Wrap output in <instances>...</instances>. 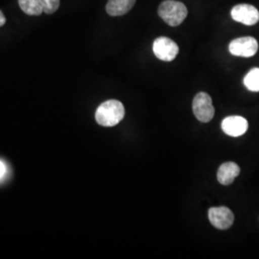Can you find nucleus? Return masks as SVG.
Segmentation results:
<instances>
[{
  "instance_id": "obj_3",
  "label": "nucleus",
  "mask_w": 259,
  "mask_h": 259,
  "mask_svg": "<svg viewBox=\"0 0 259 259\" xmlns=\"http://www.w3.org/2000/svg\"><path fill=\"white\" fill-rule=\"evenodd\" d=\"M192 110L196 118L202 123H208L209 121L212 120L215 113L212 99L205 93L196 94L192 103Z\"/></svg>"
},
{
  "instance_id": "obj_12",
  "label": "nucleus",
  "mask_w": 259,
  "mask_h": 259,
  "mask_svg": "<svg viewBox=\"0 0 259 259\" xmlns=\"http://www.w3.org/2000/svg\"><path fill=\"white\" fill-rule=\"evenodd\" d=\"M244 84L246 88L253 93L259 92V68L254 67L250 69L244 78Z\"/></svg>"
},
{
  "instance_id": "obj_8",
  "label": "nucleus",
  "mask_w": 259,
  "mask_h": 259,
  "mask_svg": "<svg viewBox=\"0 0 259 259\" xmlns=\"http://www.w3.org/2000/svg\"><path fill=\"white\" fill-rule=\"evenodd\" d=\"M223 132L232 138L243 136L249 128L248 121L242 116H228L222 121Z\"/></svg>"
},
{
  "instance_id": "obj_11",
  "label": "nucleus",
  "mask_w": 259,
  "mask_h": 259,
  "mask_svg": "<svg viewBox=\"0 0 259 259\" xmlns=\"http://www.w3.org/2000/svg\"><path fill=\"white\" fill-rule=\"evenodd\" d=\"M19 7L28 16H40L44 8L40 0H19Z\"/></svg>"
},
{
  "instance_id": "obj_10",
  "label": "nucleus",
  "mask_w": 259,
  "mask_h": 259,
  "mask_svg": "<svg viewBox=\"0 0 259 259\" xmlns=\"http://www.w3.org/2000/svg\"><path fill=\"white\" fill-rule=\"evenodd\" d=\"M137 0H109L106 11L111 17H119L127 14L134 7Z\"/></svg>"
},
{
  "instance_id": "obj_9",
  "label": "nucleus",
  "mask_w": 259,
  "mask_h": 259,
  "mask_svg": "<svg viewBox=\"0 0 259 259\" xmlns=\"http://www.w3.org/2000/svg\"><path fill=\"white\" fill-rule=\"evenodd\" d=\"M240 174V167L235 162L229 161L223 163L217 172V180L223 185H232L235 178Z\"/></svg>"
},
{
  "instance_id": "obj_4",
  "label": "nucleus",
  "mask_w": 259,
  "mask_h": 259,
  "mask_svg": "<svg viewBox=\"0 0 259 259\" xmlns=\"http://www.w3.org/2000/svg\"><path fill=\"white\" fill-rule=\"evenodd\" d=\"M229 50L233 56L250 58L255 55L258 50V42L252 37H237L232 40Z\"/></svg>"
},
{
  "instance_id": "obj_2",
  "label": "nucleus",
  "mask_w": 259,
  "mask_h": 259,
  "mask_svg": "<svg viewBox=\"0 0 259 259\" xmlns=\"http://www.w3.org/2000/svg\"><path fill=\"white\" fill-rule=\"evenodd\" d=\"M158 16L168 25L175 27L183 23L187 17V8L183 2L175 0H165L158 7Z\"/></svg>"
},
{
  "instance_id": "obj_5",
  "label": "nucleus",
  "mask_w": 259,
  "mask_h": 259,
  "mask_svg": "<svg viewBox=\"0 0 259 259\" xmlns=\"http://www.w3.org/2000/svg\"><path fill=\"white\" fill-rule=\"evenodd\" d=\"M153 51L157 59L164 62H171L178 55L179 47L173 39L159 37L156 38L153 44Z\"/></svg>"
},
{
  "instance_id": "obj_15",
  "label": "nucleus",
  "mask_w": 259,
  "mask_h": 259,
  "mask_svg": "<svg viewBox=\"0 0 259 259\" xmlns=\"http://www.w3.org/2000/svg\"><path fill=\"white\" fill-rule=\"evenodd\" d=\"M5 23H6V18L4 16V14L2 13V11L0 10V27L3 26Z\"/></svg>"
},
{
  "instance_id": "obj_6",
  "label": "nucleus",
  "mask_w": 259,
  "mask_h": 259,
  "mask_svg": "<svg viewBox=\"0 0 259 259\" xmlns=\"http://www.w3.org/2000/svg\"><path fill=\"white\" fill-rule=\"evenodd\" d=\"M208 219L218 230H228L234 222V215L227 206L210 207L208 210Z\"/></svg>"
},
{
  "instance_id": "obj_13",
  "label": "nucleus",
  "mask_w": 259,
  "mask_h": 259,
  "mask_svg": "<svg viewBox=\"0 0 259 259\" xmlns=\"http://www.w3.org/2000/svg\"><path fill=\"white\" fill-rule=\"evenodd\" d=\"M40 3L44 8V13L53 14L60 7V0H40Z\"/></svg>"
},
{
  "instance_id": "obj_1",
  "label": "nucleus",
  "mask_w": 259,
  "mask_h": 259,
  "mask_svg": "<svg viewBox=\"0 0 259 259\" xmlns=\"http://www.w3.org/2000/svg\"><path fill=\"white\" fill-rule=\"evenodd\" d=\"M125 116V108L118 100H108L102 103L95 112L96 122L103 127H113Z\"/></svg>"
},
{
  "instance_id": "obj_7",
  "label": "nucleus",
  "mask_w": 259,
  "mask_h": 259,
  "mask_svg": "<svg viewBox=\"0 0 259 259\" xmlns=\"http://www.w3.org/2000/svg\"><path fill=\"white\" fill-rule=\"evenodd\" d=\"M231 15L234 21L249 26L254 25L259 21L258 10L250 4H238L234 6Z\"/></svg>"
},
{
  "instance_id": "obj_14",
  "label": "nucleus",
  "mask_w": 259,
  "mask_h": 259,
  "mask_svg": "<svg viewBox=\"0 0 259 259\" xmlns=\"http://www.w3.org/2000/svg\"><path fill=\"white\" fill-rule=\"evenodd\" d=\"M6 165L4 164V162H2L0 160V181L4 179V177L6 175Z\"/></svg>"
}]
</instances>
